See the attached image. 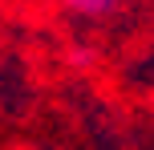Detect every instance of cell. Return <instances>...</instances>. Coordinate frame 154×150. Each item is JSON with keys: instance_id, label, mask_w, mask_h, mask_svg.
Returning a JSON list of instances; mask_svg holds the SVG:
<instances>
[{"instance_id": "6da1fadb", "label": "cell", "mask_w": 154, "mask_h": 150, "mask_svg": "<svg viewBox=\"0 0 154 150\" xmlns=\"http://www.w3.org/2000/svg\"><path fill=\"white\" fill-rule=\"evenodd\" d=\"M65 4L81 16H109L114 8H122V0H65Z\"/></svg>"}]
</instances>
